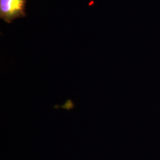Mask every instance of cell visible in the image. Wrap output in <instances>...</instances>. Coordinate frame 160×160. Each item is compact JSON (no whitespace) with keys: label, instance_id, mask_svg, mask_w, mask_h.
Masks as SVG:
<instances>
[{"label":"cell","instance_id":"obj_1","mask_svg":"<svg viewBox=\"0 0 160 160\" xmlns=\"http://www.w3.org/2000/svg\"><path fill=\"white\" fill-rule=\"evenodd\" d=\"M27 0H0V18L7 23H11L18 18L26 16Z\"/></svg>","mask_w":160,"mask_h":160}]
</instances>
